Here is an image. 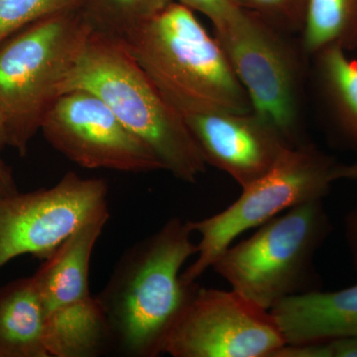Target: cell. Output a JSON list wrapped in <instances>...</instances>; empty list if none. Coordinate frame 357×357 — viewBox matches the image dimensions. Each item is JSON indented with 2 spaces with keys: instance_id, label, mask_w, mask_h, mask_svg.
I'll list each match as a JSON object with an SVG mask.
<instances>
[{
  "instance_id": "cell-1",
  "label": "cell",
  "mask_w": 357,
  "mask_h": 357,
  "mask_svg": "<svg viewBox=\"0 0 357 357\" xmlns=\"http://www.w3.org/2000/svg\"><path fill=\"white\" fill-rule=\"evenodd\" d=\"M189 222L172 218L126 251L98 296L107 317L110 344L124 356L163 354L167 337L198 285L182 278L198 252Z\"/></svg>"
},
{
  "instance_id": "cell-7",
  "label": "cell",
  "mask_w": 357,
  "mask_h": 357,
  "mask_svg": "<svg viewBox=\"0 0 357 357\" xmlns=\"http://www.w3.org/2000/svg\"><path fill=\"white\" fill-rule=\"evenodd\" d=\"M109 217V211L86 223L32 276L50 357H96L112 347L107 317L89 283L91 255Z\"/></svg>"
},
{
  "instance_id": "cell-25",
  "label": "cell",
  "mask_w": 357,
  "mask_h": 357,
  "mask_svg": "<svg viewBox=\"0 0 357 357\" xmlns=\"http://www.w3.org/2000/svg\"><path fill=\"white\" fill-rule=\"evenodd\" d=\"M6 145H7L6 124H4L3 117L0 112V149Z\"/></svg>"
},
{
  "instance_id": "cell-24",
  "label": "cell",
  "mask_w": 357,
  "mask_h": 357,
  "mask_svg": "<svg viewBox=\"0 0 357 357\" xmlns=\"http://www.w3.org/2000/svg\"><path fill=\"white\" fill-rule=\"evenodd\" d=\"M349 180L357 182V161L349 165L338 164L335 170V181Z\"/></svg>"
},
{
  "instance_id": "cell-6",
  "label": "cell",
  "mask_w": 357,
  "mask_h": 357,
  "mask_svg": "<svg viewBox=\"0 0 357 357\" xmlns=\"http://www.w3.org/2000/svg\"><path fill=\"white\" fill-rule=\"evenodd\" d=\"M337 165L314 145H294L262 177L243 188L229 208L204 220H188L201 241L197 244V259L182 272L183 280L196 283L243 232L261 227L294 206L325 199L335 182Z\"/></svg>"
},
{
  "instance_id": "cell-19",
  "label": "cell",
  "mask_w": 357,
  "mask_h": 357,
  "mask_svg": "<svg viewBox=\"0 0 357 357\" xmlns=\"http://www.w3.org/2000/svg\"><path fill=\"white\" fill-rule=\"evenodd\" d=\"M241 6L282 32H302L309 0H239Z\"/></svg>"
},
{
  "instance_id": "cell-17",
  "label": "cell",
  "mask_w": 357,
  "mask_h": 357,
  "mask_svg": "<svg viewBox=\"0 0 357 357\" xmlns=\"http://www.w3.org/2000/svg\"><path fill=\"white\" fill-rule=\"evenodd\" d=\"M174 0H79V10L96 33L126 40Z\"/></svg>"
},
{
  "instance_id": "cell-20",
  "label": "cell",
  "mask_w": 357,
  "mask_h": 357,
  "mask_svg": "<svg viewBox=\"0 0 357 357\" xmlns=\"http://www.w3.org/2000/svg\"><path fill=\"white\" fill-rule=\"evenodd\" d=\"M192 11H198L217 25L234 20L244 10L239 0H174Z\"/></svg>"
},
{
  "instance_id": "cell-12",
  "label": "cell",
  "mask_w": 357,
  "mask_h": 357,
  "mask_svg": "<svg viewBox=\"0 0 357 357\" xmlns=\"http://www.w3.org/2000/svg\"><path fill=\"white\" fill-rule=\"evenodd\" d=\"M182 117L206 163L227 173L241 189L262 177L294 146L253 112L211 110Z\"/></svg>"
},
{
  "instance_id": "cell-15",
  "label": "cell",
  "mask_w": 357,
  "mask_h": 357,
  "mask_svg": "<svg viewBox=\"0 0 357 357\" xmlns=\"http://www.w3.org/2000/svg\"><path fill=\"white\" fill-rule=\"evenodd\" d=\"M314 56L319 91L331 119L344 139L357 148V63L337 45Z\"/></svg>"
},
{
  "instance_id": "cell-9",
  "label": "cell",
  "mask_w": 357,
  "mask_h": 357,
  "mask_svg": "<svg viewBox=\"0 0 357 357\" xmlns=\"http://www.w3.org/2000/svg\"><path fill=\"white\" fill-rule=\"evenodd\" d=\"M102 178L68 172L51 188L0 201V269L20 255L46 260L86 223L109 213Z\"/></svg>"
},
{
  "instance_id": "cell-5",
  "label": "cell",
  "mask_w": 357,
  "mask_h": 357,
  "mask_svg": "<svg viewBox=\"0 0 357 357\" xmlns=\"http://www.w3.org/2000/svg\"><path fill=\"white\" fill-rule=\"evenodd\" d=\"M332 229L324 199L307 202L232 243L211 268L232 290L270 311L285 298L317 290L314 256Z\"/></svg>"
},
{
  "instance_id": "cell-13",
  "label": "cell",
  "mask_w": 357,
  "mask_h": 357,
  "mask_svg": "<svg viewBox=\"0 0 357 357\" xmlns=\"http://www.w3.org/2000/svg\"><path fill=\"white\" fill-rule=\"evenodd\" d=\"M270 312L286 344L357 337V283L333 292L317 289L290 296Z\"/></svg>"
},
{
  "instance_id": "cell-8",
  "label": "cell",
  "mask_w": 357,
  "mask_h": 357,
  "mask_svg": "<svg viewBox=\"0 0 357 357\" xmlns=\"http://www.w3.org/2000/svg\"><path fill=\"white\" fill-rule=\"evenodd\" d=\"M287 33L248 9L220 24L213 36L227 55L251 109L297 145L302 60Z\"/></svg>"
},
{
  "instance_id": "cell-23",
  "label": "cell",
  "mask_w": 357,
  "mask_h": 357,
  "mask_svg": "<svg viewBox=\"0 0 357 357\" xmlns=\"http://www.w3.org/2000/svg\"><path fill=\"white\" fill-rule=\"evenodd\" d=\"M13 175L4 162L0 159V201L17 194Z\"/></svg>"
},
{
  "instance_id": "cell-4",
  "label": "cell",
  "mask_w": 357,
  "mask_h": 357,
  "mask_svg": "<svg viewBox=\"0 0 357 357\" xmlns=\"http://www.w3.org/2000/svg\"><path fill=\"white\" fill-rule=\"evenodd\" d=\"M91 26L79 8L28 26L0 46V112L7 145L24 155L77 64Z\"/></svg>"
},
{
  "instance_id": "cell-18",
  "label": "cell",
  "mask_w": 357,
  "mask_h": 357,
  "mask_svg": "<svg viewBox=\"0 0 357 357\" xmlns=\"http://www.w3.org/2000/svg\"><path fill=\"white\" fill-rule=\"evenodd\" d=\"M79 8V0H0V46L28 26Z\"/></svg>"
},
{
  "instance_id": "cell-3",
  "label": "cell",
  "mask_w": 357,
  "mask_h": 357,
  "mask_svg": "<svg viewBox=\"0 0 357 357\" xmlns=\"http://www.w3.org/2000/svg\"><path fill=\"white\" fill-rule=\"evenodd\" d=\"M124 41L181 115L211 110L252 112L217 38L182 4L173 1Z\"/></svg>"
},
{
  "instance_id": "cell-14",
  "label": "cell",
  "mask_w": 357,
  "mask_h": 357,
  "mask_svg": "<svg viewBox=\"0 0 357 357\" xmlns=\"http://www.w3.org/2000/svg\"><path fill=\"white\" fill-rule=\"evenodd\" d=\"M0 357H50L43 309L32 277L0 289Z\"/></svg>"
},
{
  "instance_id": "cell-21",
  "label": "cell",
  "mask_w": 357,
  "mask_h": 357,
  "mask_svg": "<svg viewBox=\"0 0 357 357\" xmlns=\"http://www.w3.org/2000/svg\"><path fill=\"white\" fill-rule=\"evenodd\" d=\"M328 357H357V337L326 342Z\"/></svg>"
},
{
  "instance_id": "cell-22",
  "label": "cell",
  "mask_w": 357,
  "mask_h": 357,
  "mask_svg": "<svg viewBox=\"0 0 357 357\" xmlns=\"http://www.w3.org/2000/svg\"><path fill=\"white\" fill-rule=\"evenodd\" d=\"M345 239L357 271V202L344 220Z\"/></svg>"
},
{
  "instance_id": "cell-2",
  "label": "cell",
  "mask_w": 357,
  "mask_h": 357,
  "mask_svg": "<svg viewBox=\"0 0 357 357\" xmlns=\"http://www.w3.org/2000/svg\"><path fill=\"white\" fill-rule=\"evenodd\" d=\"M72 89L98 96L174 177L195 183L206 172L208 164L182 115L160 93L124 40L91 31L61 95Z\"/></svg>"
},
{
  "instance_id": "cell-11",
  "label": "cell",
  "mask_w": 357,
  "mask_h": 357,
  "mask_svg": "<svg viewBox=\"0 0 357 357\" xmlns=\"http://www.w3.org/2000/svg\"><path fill=\"white\" fill-rule=\"evenodd\" d=\"M40 130L54 149L77 165L124 173L165 171L163 164L105 102L84 89L59 96Z\"/></svg>"
},
{
  "instance_id": "cell-16",
  "label": "cell",
  "mask_w": 357,
  "mask_h": 357,
  "mask_svg": "<svg viewBox=\"0 0 357 357\" xmlns=\"http://www.w3.org/2000/svg\"><path fill=\"white\" fill-rule=\"evenodd\" d=\"M302 34L304 50L312 55L331 45L356 50L357 0H309Z\"/></svg>"
},
{
  "instance_id": "cell-10",
  "label": "cell",
  "mask_w": 357,
  "mask_h": 357,
  "mask_svg": "<svg viewBox=\"0 0 357 357\" xmlns=\"http://www.w3.org/2000/svg\"><path fill=\"white\" fill-rule=\"evenodd\" d=\"M286 344L278 324L234 290L196 289L164 344L173 357H272Z\"/></svg>"
}]
</instances>
